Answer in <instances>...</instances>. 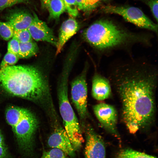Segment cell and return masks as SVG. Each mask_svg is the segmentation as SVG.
Segmentation results:
<instances>
[{
  "label": "cell",
  "instance_id": "1",
  "mask_svg": "<svg viewBox=\"0 0 158 158\" xmlns=\"http://www.w3.org/2000/svg\"><path fill=\"white\" fill-rule=\"evenodd\" d=\"M111 80L121 104L122 121L135 133L155 121L157 71L147 63H129L113 71Z\"/></svg>",
  "mask_w": 158,
  "mask_h": 158
},
{
  "label": "cell",
  "instance_id": "30",
  "mask_svg": "<svg viewBox=\"0 0 158 158\" xmlns=\"http://www.w3.org/2000/svg\"></svg>",
  "mask_w": 158,
  "mask_h": 158
},
{
  "label": "cell",
  "instance_id": "25",
  "mask_svg": "<svg viewBox=\"0 0 158 158\" xmlns=\"http://www.w3.org/2000/svg\"><path fill=\"white\" fill-rule=\"evenodd\" d=\"M20 43L15 38L13 37L8 43L7 50L8 52H11L18 56Z\"/></svg>",
  "mask_w": 158,
  "mask_h": 158
},
{
  "label": "cell",
  "instance_id": "21",
  "mask_svg": "<svg viewBox=\"0 0 158 158\" xmlns=\"http://www.w3.org/2000/svg\"><path fill=\"white\" fill-rule=\"evenodd\" d=\"M13 37L20 43H24L32 41V39L28 29L14 30Z\"/></svg>",
  "mask_w": 158,
  "mask_h": 158
},
{
  "label": "cell",
  "instance_id": "28",
  "mask_svg": "<svg viewBox=\"0 0 158 158\" xmlns=\"http://www.w3.org/2000/svg\"><path fill=\"white\" fill-rule=\"evenodd\" d=\"M51 0H40L42 6L44 7L47 8L48 4Z\"/></svg>",
  "mask_w": 158,
  "mask_h": 158
},
{
  "label": "cell",
  "instance_id": "3",
  "mask_svg": "<svg viewBox=\"0 0 158 158\" xmlns=\"http://www.w3.org/2000/svg\"><path fill=\"white\" fill-rule=\"evenodd\" d=\"M83 39L93 47L106 51L135 43L148 44L146 35L131 32L106 19L98 20L85 29Z\"/></svg>",
  "mask_w": 158,
  "mask_h": 158
},
{
  "label": "cell",
  "instance_id": "16",
  "mask_svg": "<svg viewBox=\"0 0 158 158\" xmlns=\"http://www.w3.org/2000/svg\"><path fill=\"white\" fill-rule=\"evenodd\" d=\"M38 50L37 44L33 41L20 43L18 56L21 58H28L36 55Z\"/></svg>",
  "mask_w": 158,
  "mask_h": 158
},
{
  "label": "cell",
  "instance_id": "22",
  "mask_svg": "<svg viewBox=\"0 0 158 158\" xmlns=\"http://www.w3.org/2000/svg\"><path fill=\"white\" fill-rule=\"evenodd\" d=\"M62 0L67 12L72 17H76L78 15V12L76 0Z\"/></svg>",
  "mask_w": 158,
  "mask_h": 158
},
{
  "label": "cell",
  "instance_id": "27",
  "mask_svg": "<svg viewBox=\"0 0 158 158\" xmlns=\"http://www.w3.org/2000/svg\"><path fill=\"white\" fill-rule=\"evenodd\" d=\"M8 152L3 135L0 130V158H8Z\"/></svg>",
  "mask_w": 158,
  "mask_h": 158
},
{
  "label": "cell",
  "instance_id": "7",
  "mask_svg": "<svg viewBox=\"0 0 158 158\" xmlns=\"http://www.w3.org/2000/svg\"><path fill=\"white\" fill-rule=\"evenodd\" d=\"M87 66H85L82 72L71 83V94L72 102L76 110L82 126L85 123L88 117L87 88L86 74Z\"/></svg>",
  "mask_w": 158,
  "mask_h": 158
},
{
  "label": "cell",
  "instance_id": "19",
  "mask_svg": "<svg viewBox=\"0 0 158 158\" xmlns=\"http://www.w3.org/2000/svg\"><path fill=\"white\" fill-rule=\"evenodd\" d=\"M78 9L84 12H90L97 5V0H76Z\"/></svg>",
  "mask_w": 158,
  "mask_h": 158
},
{
  "label": "cell",
  "instance_id": "2",
  "mask_svg": "<svg viewBox=\"0 0 158 158\" xmlns=\"http://www.w3.org/2000/svg\"><path fill=\"white\" fill-rule=\"evenodd\" d=\"M0 85L13 96L34 101L50 100L47 79L34 66L14 65L0 69Z\"/></svg>",
  "mask_w": 158,
  "mask_h": 158
},
{
  "label": "cell",
  "instance_id": "24",
  "mask_svg": "<svg viewBox=\"0 0 158 158\" xmlns=\"http://www.w3.org/2000/svg\"><path fill=\"white\" fill-rule=\"evenodd\" d=\"M30 0H0V11L20 3H29Z\"/></svg>",
  "mask_w": 158,
  "mask_h": 158
},
{
  "label": "cell",
  "instance_id": "26",
  "mask_svg": "<svg viewBox=\"0 0 158 158\" xmlns=\"http://www.w3.org/2000/svg\"><path fill=\"white\" fill-rule=\"evenodd\" d=\"M146 4L149 6L152 15L158 22V0H146Z\"/></svg>",
  "mask_w": 158,
  "mask_h": 158
},
{
  "label": "cell",
  "instance_id": "5",
  "mask_svg": "<svg viewBox=\"0 0 158 158\" xmlns=\"http://www.w3.org/2000/svg\"><path fill=\"white\" fill-rule=\"evenodd\" d=\"M5 114L19 149L24 154L29 156L33 152L34 135L38 126L36 116L26 109L16 107L8 108Z\"/></svg>",
  "mask_w": 158,
  "mask_h": 158
},
{
  "label": "cell",
  "instance_id": "17",
  "mask_svg": "<svg viewBox=\"0 0 158 158\" xmlns=\"http://www.w3.org/2000/svg\"><path fill=\"white\" fill-rule=\"evenodd\" d=\"M116 158H157L155 157L132 149H123L117 154Z\"/></svg>",
  "mask_w": 158,
  "mask_h": 158
},
{
  "label": "cell",
  "instance_id": "4",
  "mask_svg": "<svg viewBox=\"0 0 158 158\" xmlns=\"http://www.w3.org/2000/svg\"><path fill=\"white\" fill-rule=\"evenodd\" d=\"M70 62L64 63L57 87V97L59 111L64 129L73 149H79L83 141L78 119L69 102L68 95V81L73 66Z\"/></svg>",
  "mask_w": 158,
  "mask_h": 158
},
{
  "label": "cell",
  "instance_id": "12",
  "mask_svg": "<svg viewBox=\"0 0 158 158\" xmlns=\"http://www.w3.org/2000/svg\"><path fill=\"white\" fill-rule=\"evenodd\" d=\"M33 18V16L28 11L20 9L11 11L6 18V22L16 30L28 29Z\"/></svg>",
  "mask_w": 158,
  "mask_h": 158
},
{
  "label": "cell",
  "instance_id": "14",
  "mask_svg": "<svg viewBox=\"0 0 158 158\" xmlns=\"http://www.w3.org/2000/svg\"><path fill=\"white\" fill-rule=\"evenodd\" d=\"M91 93L92 97L98 101L109 98L111 94L109 80L99 74H95L92 80Z\"/></svg>",
  "mask_w": 158,
  "mask_h": 158
},
{
  "label": "cell",
  "instance_id": "6",
  "mask_svg": "<svg viewBox=\"0 0 158 158\" xmlns=\"http://www.w3.org/2000/svg\"><path fill=\"white\" fill-rule=\"evenodd\" d=\"M102 11L104 13L119 15L127 21L137 26L148 30L157 34L158 25L147 17L139 8L128 6H104Z\"/></svg>",
  "mask_w": 158,
  "mask_h": 158
},
{
  "label": "cell",
  "instance_id": "18",
  "mask_svg": "<svg viewBox=\"0 0 158 158\" xmlns=\"http://www.w3.org/2000/svg\"><path fill=\"white\" fill-rule=\"evenodd\" d=\"M14 30L7 22H0V35L5 40H8L13 36Z\"/></svg>",
  "mask_w": 158,
  "mask_h": 158
},
{
  "label": "cell",
  "instance_id": "10",
  "mask_svg": "<svg viewBox=\"0 0 158 158\" xmlns=\"http://www.w3.org/2000/svg\"><path fill=\"white\" fill-rule=\"evenodd\" d=\"M33 19L28 30L32 39L36 41H43L56 46L57 39L53 30L46 23L40 20L35 13Z\"/></svg>",
  "mask_w": 158,
  "mask_h": 158
},
{
  "label": "cell",
  "instance_id": "8",
  "mask_svg": "<svg viewBox=\"0 0 158 158\" xmlns=\"http://www.w3.org/2000/svg\"><path fill=\"white\" fill-rule=\"evenodd\" d=\"M93 109L104 129L113 136L120 138L117 128L118 114L115 107L109 104L100 103L93 106Z\"/></svg>",
  "mask_w": 158,
  "mask_h": 158
},
{
  "label": "cell",
  "instance_id": "11",
  "mask_svg": "<svg viewBox=\"0 0 158 158\" xmlns=\"http://www.w3.org/2000/svg\"><path fill=\"white\" fill-rule=\"evenodd\" d=\"M48 145L51 147L59 149L71 157L75 155V150L64 129L58 127L49 137Z\"/></svg>",
  "mask_w": 158,
  "mask_h": 158
},
{
  "label": "cell",
  "instance_id": "13",
  "mask_svg": "<svg viewBox=\"0 0 158 158\" xmlns=\"http://www.w3.org/2000/svg\"><path fill=\"white\" fill-rule=\"evenodd\" d=\"M78 22L74 18H70L64 21L60 28L57 39L56 55L60 53L66 42L79 29Z\"/></svg>",
  "mask_w": 158,
  "mask_h": 158
},
{
  "label": "cell",
  "instance_id": "15",
  "mask_svg": "<svg viewBox=\"0 0 158 158\" xmlns=\"http://www.w3.org/2000/svg\"><path fill=\"white\" fill-rule=\"evenodd\" d=\"M49 13L50 19L57 20L61 15L66 11L62 0H51L47 8Z\"/></svg>",
  "mask_w": 158,
  "mask_h": 158
},
{
  "label": "cell",
  "instance_id": "9",
  "mask_svg": "<svg viewBox=\"0 0 158 158\" xmlns=\"http://www.w3.org/2000/svg\"><path fill=\"white\" fill-rule=\"evenodd\" d=\"M85 133L86 142L85 158H106V150L102 137L89 125L83 126Z\"/></svg>",
  "mask_w": 158,
  "mask_h": 158
},
{
  "label": "cell",
  "instance_id": "23",
  "mask_svg": "<svg viewBox=\"0 0 158 158\" xmlns=\"http://www.w3.org/2000/svg\"><path fill=\"white\" fill-rule=\"evenodd\" d=\"M41 158H67L65 153L62 150L53 148L49 151L44 152Z\"/></svg>",
  "mask_w": 158,
  "mask_h": 158
},
{
  "label": "cell",
  "instance_id": "20",
  "mask_svg": "<svg viewBox=\"0 0 158 158\" xmlns=\"http://www.w3.org/2000/svg\"><path fill=\"white\" fill-rule=\"evenodd\" d=\"M19 58L17 55L7 51L0 64V69L14 65L18 61Z\"/></svg>",
  "mask_w": 158,
  "mask_h": 158
},
{
  "label": "cell",
  "instance_id": "29",
  "mask_svg": "<svg viewBox=\"0 0 158 158\" xmlns=\"http://www.w3.org/2000/svg\"></svg>",
  "mask_w": 158,
  "mask_h": 158
}]
</instances>
